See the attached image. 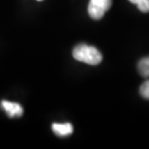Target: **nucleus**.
Masks as SVG:
<instances>
[{
  "instance_id": "obj_8",
  "label": "nucleus",
  "mask_w": 149,
  "mask_h": 149,
  "mask_svg": "<svg viewBox=\"0 0 149 149\" xmlns=\"http://www.w3.org/2000/svg\"><path fill=\"white\" fill-rule=\"evenodd\" d=\"M37 1H43V0H37Z\"/></svg>"
},
{
  "instance_id": "obj_2",
  "label": "nucleus",
  "mask_w": 149,
  "mask_h": 149,
  "mask_svg": "<svg viewBox=\"0 0 149 149\" xmlns=\"http://www.w3.org/2000/svg\"><path fill=\"white\" fill-rule=\"evenodd\" d=\"M111 7V0H90L88 14L91 19H101Z\"/></svg>"
},
{
  "instance_id": "obj_7",
  "label": "nucleus",
  "mask_w": 149,
  "mask_h": 149,
  "mask_svg": "<svg viewBox=\"0 0 149 149\" xmlns=\"http://www.w3.org/2000/svg\"><path fill=\"white\" fill-rule=\"evenodd\" d=\"M139 93L144 99L149 100V79L144 81L139 88Z\"/></svg>"
},
{
  "instance_id": "obj_3",
  "label": "nucleus",
  "mask_w": 149,
  "mask_h": 149,
  "mask_svg": "<svg viewBox=\"0 0 149 149\" xmlns=\"http://www.w3.org/2000/svg\"><path fill=\"white\" fill-rule=\"evenodd\" d=\"M1 107L3 108V109L7 112V114L12 118L19 117L23 113V109L22 108V106L17 103L9 102V101H2Z\"/></svg>"
},
{
  "instance_id": "obj_6",
  "label": "nucleus",
  "mask_w": 149,
  "mask_h": 149,
  "mask_svg": "<svg viewBox=\"0 0 149 149\" xmlns=\"http://www.w3.org/2000/svg\"><path fill=\"white\" fill-rule=\"evenodd\" d=\"M133 4L138 5V8L142 13H148L149 12V0H129Z\"/></svg>"
},
{
  "instance_id": "obj_1",
  "label": "nucleus",
  "mask_w": 149,
  "mask_h": 149,
  "mask_svg": "<svg viewBox=\"0 0 149 149\" xmlns=\"http://www.w3.org/2000/svg\"><path fill=\"white\" fill-rule=\"evenodd\" d=\"M73 56L76 60L89 65H98L103 59L101 52L96 47L85 44L77 45L73 50Z\"/></svg>"
},
{
  "instance_id": "obj_5",
  "label": "nucleus",
  "mask_w": 149,
  "mask_h": 149,
  "mask_svg": "<svg viewBox=\"0 0 149 149\" xmlns=\"http://www.w3.org/2000/svg\"><path fill=\"white\" fill-rule=\"evenodd\" d=\"M139 72L143 77H149V56L139 62Z\"/></svg>"
},
{
  "instance_id": "obj_4",
  "label": "nucleus",
  "mask_w": 149,
  "mask_h": 149,
  "mask_svg": "<svg viewBox=\"0 0 149 149\" xmlns=\"http://www.w3.org/2000/svg\"><path fill=\"white\" fill-rule=\"evenodd\" d=\"M52 131L56 136H67L73 133V126L70 123L52 124Z\"/></svg>"
}]
</instances>
